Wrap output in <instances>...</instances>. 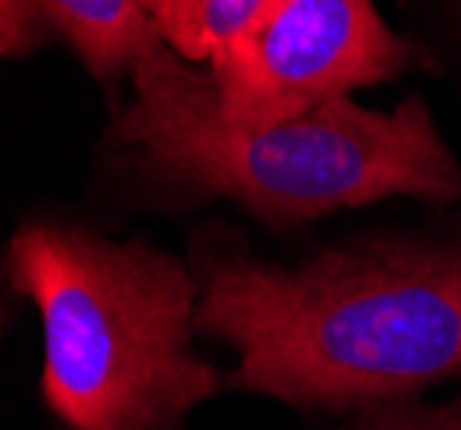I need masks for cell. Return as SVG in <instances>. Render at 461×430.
Wrapping results in <instances>:
<instances>
[{"mask_svg": "<svg viewBox=\"0 0 461 430\" xmlns=\"http://www.w3.org/2000/svg\"><path fill=\"white\" fill-rule=\"evenodd\" d=\"M100 83L131 69L158 35L145 0H28Z\"/></svg>", "mask_w": 461, "mask_h": 430, "instance_id": "5", "label": "cell"}, {"mask_svg": "<svg viewBox=\"0 0 461 430\" xmlns=\"http://www.w3.org/2000/svg\"><path fill=\"white\" fill-rule=\"evenodd\" d=\"M135 100L111 141L131 148L152 179L193 193L228 196L272 228H293L385 196L455 200L461 166L420 97L396 111L334 100L303 118L234 124L211 69L158 39L131 66Z\"/></svg>", "mask_w": 461, "mask_h": 430, "instance_id": "2", "label": "cell"}, {"mask_svg": "<svg viewBox=\"0 0 461 430\" xmlns=\"http://www.w3.org/2000/svg\"><path fill=\"white\" fill-rule=\"evenodd\" d=\"M269 0H145L155 35L190 62L221 59Z\"/></svg>", "mask_w": 461, "mask_h": 430, "instance_id": "6", "label": "cell"}, {"mask_svg": "<svg viewBox=\"0 0 461 430\" xmlns=\"http://www.w3.org/2000/svg\"><path fill=\"white\" fill-rule=\"evenodd\" d=\"M196 331L230 386L300 410H368L461 375V245L362 241L300 265L207 252Z\"/></svg>", "mask_w": 461, "mask_h": 430, "instance_id": "1", "label": "cell"}, {"mask_svg": "<svg viewBox=\"0 0 461 430\" xmlns=\"http://www.w3.org/2000/svg\"><path fill=\"white\" fill-rule=\"evenodd\" d=\"M7 279L41 317V399L66 430H176L221 390L193 352L200 279L183 258L35 220Z\"/></svg>", "mask_w": 461, "mask_h": 430, "instance_id": "3", "label": "cell"}, {"mask_svg": "<svg viewBox=\"0 0 461 430\" xmlns=\"http://www.w3.org/2000/svg\"><path fill=\"white\" fill-rule=\"evenodd\" d=\"M372 0H269L258 21L211 62L234 124H276L348 100L351 90L420 66Z\"/></svg>", "mask_w": 461, "mask_h": 430, "instance_id": "4", "label": "cell"}, {"mask_svg": "<svg viewBox=\"0 0 461 430\" xmlns=\"http://www.w3.org/2000/svg\"><path fill=\"white\" fill-rule=\"evenodd\" d=\"M341 430H461V399L420 407L410 399H393L358 410V417Z\"/></svg>", "mask_w": 461, "mask_h": 430, "instance_id": "7", "label": "cell"}]
</instances>
